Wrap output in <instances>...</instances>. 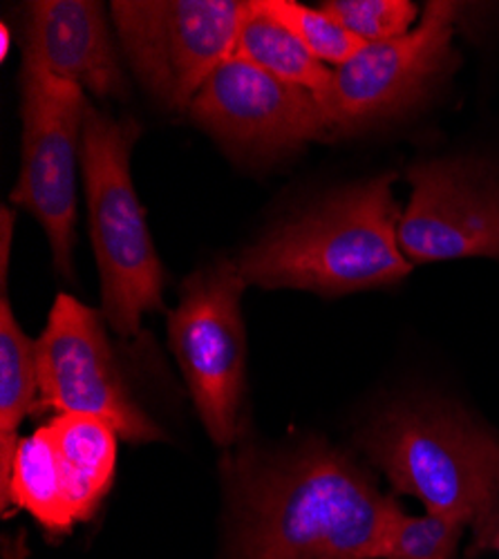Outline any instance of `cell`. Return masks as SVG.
I'll use <instances>...</instances> for the list:
<instances>
[{
    "label": "cell",
    "mask_w": 499,
    "mask_h": 559,
    "mask_svg": "<svg viewBox=\"0 0 499 559\" xmlns=\"http://www.w3.org/2000/svg\"><path fill=\"white\" fill-rule=\"evenodd\" d=\"M242 559H381L399 503L345 454L242 471Z\"/></svg>",
    "instance_id": "6da1fadb"
},
{
    "label": "cell",
    "mask_w": 499,
    "mask_h": 559,
    "mask_svg": "<svg viewBox=\"0 0 499 559\" xmlns=\"http://www.w3.org/2000/svg\"><path fill=\"white\" fill-rule=\"evenodd\" d=\"M383 173L281 222L240 260L247 285L345 296L399 283L413 271L399 247V209Z\"/></svg>",
    "instance_id": "7a4b0ae2"
},
{
    "label": "cell",
    "mask_w": 499,
    "mask_h": 559,
    "mask_svg": "<svg viewBox=\"0 0 499 559\" xmlns=\"http://www.w3.org/2000/svg\"><path fill=\"white\" fill-rule=\"evenodd\" d=\"M140 134L134 119H117L87 104L81 168L90 238L102 277L104 318L126 338L140 334L146 313L164 311L166 283L130 175V155Z\"/></svg>",
    "instance_id": "3957f363"
},
{
    "label": "cell",
    "mask_w": 499,
    "mask_h": 559,
    "mask_svg": "<svg viewBox=\"0 0 499 559\" xmlns=\"http://www.w3.org/2000/svg\"><path fill=\"white\" fill-rule=\"evenodd\" d=\"M497 441L460 412L405 407L377 424L368 450L396 492L477 528L492 508Z\"/></svg>",
    "instance_id": "277c9868"
},
{
    "label": "cell",
    "mask_w": 499,
    "mask_h": 559,
    "mask_svg": "<svg viewBox=\"0 0 499 559\" xmlns=\"http://www.w3.org/2000/svg\"><path fill=\"white\" fill-rule=\"evenodd\" d=\"M247 280L238 262L222 260L187 277L168 316L170 349L195 409L217 445H231L247 371V332L240 300Z\"/></svg>",
    "instance_id": "5b68a950"
},
{
    "label": "cell",
    "mask_w": 499,
    "mask_h": 559,
    "mask_svg": "<svg viewBox=\"0 0 499 559\" xmlns=\"http://www.w3.org/2000/svg\"><path fill=\"white\" fill-rule=\"evenodd\" d=\"M240 0H115L121 52L170 110H189L215 68L234 55Z\"/></svg>",
    "instance_id": "8992f818"
},
{
    "label": "cell",
    "mask_w": 499,
    "mask_h": 559,
    "mask_svg": "<svg viewBox=\"0 0 499 559\" xmlns=\"http://www.w3.org/2000/svg\"><path fill=\"white\" fill-rule=\"evenodd\" d=\"M23 162L10 200L48 236L55 266L72 277L76 242V159L87 110L85 90L23 55Z\"/></svg>",
    "instance_id": "52a82bcc"
},
{
    "label": "cell",
    "mask_w": 499,
    "mask_h": 559,
    "mask_svg": "<svg viewBox=\"0 0 499 559\" xmlns=\"http://www.w3.org/2000/svg\"><path fill=\"white\" fill-rule=\"evenodd\" d=\"M460 8L450 0H430L413 32L368 43L332 70V83L319 99L330 136L360 132L419 106L458 63L452 36Z\"/></svg>",
    "instance_id": "ba28073f"
},
{
    "label": "cell",
    "mask_w": 499,
    "mask_h": 559,
    "mask_svg": "<svg viewBox=\"0 0 499 559\" xmlns=\"http://www.w3.org/2000/svg\"><path fill=\"white\" fill-rule=\"evenodd\" d=\"M34 414H87L108 421L121 441L153 443L164 432L130 396L102 316L76 298L57 296L36 341Z\"/></svg>",
    "instance_id": "9c48e42d"
},
{
    "label": "cell",
    "mask_w": 499,
    "mask_h": 559,
    "mask_svg": "<svg viewBox=\"0 0 499 559\" xmlns=\"http://www.w3.org/2000/svg\"><path fill=\"white\" fill-rule=\"evenodd\" d=\"M189 115L226 148L260 157L330 136L321 104L309 90L236 57L215 68Z\"/></svg>",
    "instance_id": "30bf717a"
},
{
    "label": "cell",
    "mask_w": 499,
    "mask_h": 559,
    "mask_svg": "<svg viewBox=\"0 0 499 559\" xmlns=\"http://www.w3.org/2000/svg\"><path fill=\"white\" fill-rule=\"evenodd\" d=\"M413 195L399 222L411 264L499 258V175L468 159H430L407 170Z\"/></svg>",
    "instance_id": "8fae6325"
},
{
    "label": "cell",
    "mask_w": 499,
    "mask_h": 559,
    "mask_svg": "<svg viewBox=\"0 0 499 559\" xmlns=\"http://www.w3.org/2000/svg\"><path fill=\"white\" fill-rule=\"evenodd\" d=\"M25 57L99 99H119L128 92L106 8L95 0L29 3Z\"/></svg>",
    "instance_id": "7c38bea8"
},
{
    "label": "cell",
    "mask_w": 499,
    "mask_h": 559,
    "mask_svg": "<svg viewBox=\"0 0 499 559\" xmlns=\"http://www.w3.org/2000/svg\"><path fill=\"white\" fill-rule=\"evenodd\" d=\"M43 428L55 445L72 515L85 522L112 486L119 435L104 418L87 414H59Z\"/></svg>",
    "instance_id": "4fadbf2b"
},
{
    "label": "cell",
    "mask_w": 499,
    "mask_h": 559,
    "mask_svg": "<svg viewBox=\"0 0 499 559\" xmlns=\"http://www.w3.org/2000/svg\"><path fill=\"white\" fill-rule=\"evenodd\" d=\"M38 396L36 341H32L14 316L8 285L0 294V499L10 490L19 428L34 412Z\"/></svg>",
    "instance_id": "5bb4252c"
},
{
    "label": "cell",
    "mask_w": 499,
    "mask_h": 559,
    "mask_svg": "<svg viewBox=\"0 0 499 559\" xmlns=\"http://www.w3.org/2000/svg\"><path fill=\"white\" fill-rule=\"evenodd\" d=\"M231 57L309 90L316 99H321L332 83V70L316 59L292 29L271 16L262 0H245Z\"/></svg>",
    "instance_id": "9a60e30c"
},
{
    "label": "cell",
    "mask_w": 499,
    "mask_h": 559,
    "mask_svg": "<svg viewBox=\"0 0 499 559\" xmlns=\"http://www.w3.org/2000/svg\"><path fill=\"white\" fill-rule=\"evenodd\" d=\"M3 512L10 515V508H21L50 533H66L76 522L66 495L61 468L57 461L55 445L43 426L21 439L14 456V468Z\"/></svg>",
    "instance_id": "2e32d148"
},
{
    "label": "cell",
    "mask_w": 499,
    "mask_h": 559,
    "mask_svg": "<svg viewBox=\"0 0 499 559\" xmlns=\"http://www.w3.org/2000/svg\"><path fill=\"white\" fill-rule=\"evenodd\" d=\"M262 8L292 29L305 48L325 66L330 63L341 68L368 45L323 8L313 10L296 3V0H262Z\"/></svg>",
    "instance_id": "e0dca14e"
},
{
    "label": "cell",
    "mask_w": 499,
    "mask_h": 559,
    "mask_svg": "<svg viewBox=\"0 0 499 559\" xmlns=\"http://www.w3.org/2000/svg\"><path fill=\"white\" fill-rule=\"evenodd\" d=\"M468 524L435 512L424 518L405 515L396 508L390 522L381 559H450Z\"/></svg>",
    "instance_id": "ac0fdd59"
},
{
    "label": "cell",
    "mask_w": 499,
    "mask_h": 559,
    "mask_svg": "<svg viewBox=\"0 0 499 559\" xmlns=\"http://www.w3.org/2000/svg\"><path fill=\"white\" fill-rule=\"evenodd\" d=\"M323 10L363 43H383L413 32L419 8L411 0H330Z\"/></svg>",
    "instance_id": "d6986e66"
},
{
    "label": "cell",
    "mask_w": 499,
    "mask_h": 559,
    "mask_svg": "<svg viewBox=\"0 0 499 559\" xmlns=\"http://www.w3.org/2000/svg\"><path fill=\"white\" fill-rule=\"evenodd\" d=\"M475 544L479 548L488 546L490 542H497L499 535V441H497V468H495V497H492V508L488 512V518L484 520V524H479L475 528Z\"/></svg>",
    "instance_id": "ffe728a7"
},
{
    "label": "cell",
    "mask_w": 499,
    "mask_h": 559,
    "mask_svg": "<svg viewBox=\"0 0 499 559\" xmlns=\"http://www.w3.org/2000/svg\"><path fill=\"white\" fill-rule=\"evenodd\" d=\"M0 275H3V285H8V266H10V247L14 242V211L3 206V222H0Z\"/></svg>",
    "instance_id": "44dd1931"
},
{
    "label": "cell",
    "mask_w": 499,
    "mask_h": 559,
    "mask_svg": "<svg viewBox=\"0 0 499 559\" xmlns=\"http://www.w3.org/2000/svg\"><path fill=\"white\" fill-rule=\"evenodd\" d=\"M12 48V32L8 23H0V59L8 61Z\"/></svg>",
    "instance_id": "7402d4cb"
},
{
    "label": "cell",
    "mask_w": 499,
    "mask_h": 559,
    "mask_svg": "<svg viewBox=\"0 0 499 559\" xmlns=\"http://www.w3.org/2000/svg\"><path fill=\"white\" fill-rule=\"evenodd\" d=\"M495 544H497V546H499V535H497V542H495Z\"/></svg>",
    "instance_id": "603a6c76"
}]
</instances>
